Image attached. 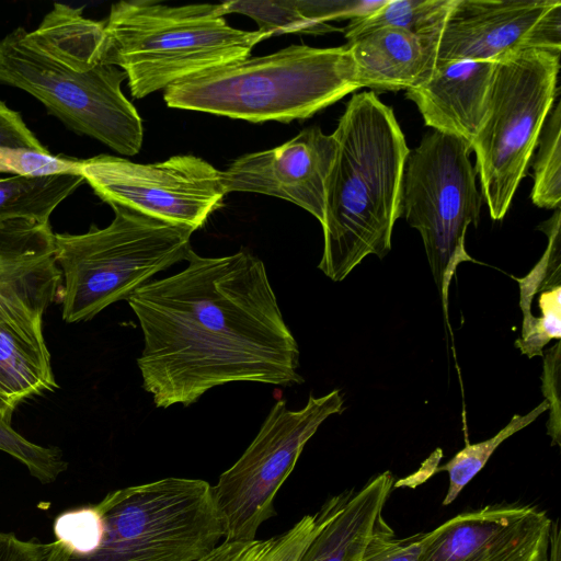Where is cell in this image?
Masks as SVG:
<instances>
[{
  "label": "cell",
  "mask_w": 561,
  "mask_h": 561,
  "mask_svg": "<svg viewBox=\"0 0 561 561\" xmlns=\"http://www.w3.org/2000/svg\"><path fill=\"white\" fill-rule=\"evenodd\" d=\"M335 152L333 134L309 127L282 146L236 159L221 171L222 185L226 194L249 192L285 199L321 224L327 180Z\"/></svg>",
  "instance_id": "14"
},
{
  "label": "cell",
  "mask_w": 561,
  "mask_h": 561,
  "mask_svg": "<svg viewBox=\"0 0 561 561\" xmlns=\"http://www.w3.org/2000/svg\"><path fill=\"white\" fill-rule=\"evenodd\" d=\"M0 148L50 153L26 126L20 113L0 100Z\"/></svg>",
  "instance_id": "32"
},
{
  "label": "cell",
  "mask_w": 561,
  "mask_h": 561,
  "mask_svg": "<svg viewBox=\"0 0 561 561\" xmlns=\"http://www.w3.org/2000/svg\"><path fill=\"white\" fill-rule=\"evenodd\" d=\"M0 173L27 176L81 174L78 159L2 148H0Z\"/></svg>",
  "instance_id": "30"
},
{
  "label": "cell",
  "mask_w": 561,
  "mask_h": 561,
  "mask_svg": "<svg viewBox=\"0 0 561 561\" xmlns=\"http://www.w3.org/2000/svg\"><path fill=\"white\" fill-rule=\"evenodd\" d=\"M104 37V21L82 15L81 8L54 3L38 27L25 32L33 47L76 71H87L98 64Z\"/></svg>",
  "instance_id": "20"
},
{
  "label": "cell",
  "mask_w": 561,
  "mask_h": 561,
  "mask_svg": "<svg viewBox=\"0 0 561 561\" xmlns=\"http://www.w3.org/2000/svg\"><path fill=\"white\" fill-rule=\"evenodd\" d=\"M339 390L290 410L285 399L270 410L259 433L241 457L211 486L226 540H252L261 525L276 514L274 500L293 471L305 445L331 415L341 413Z\"/></svg>",
  "instance_id": "10"
},
{
  "label": "cell",
  "mask_w": 561,
  "mask_h": 561,
  "mask_svg": "<svg viewBox=\"0 0 561 561\" xmlns=\"http://www.w3.org/2000/svg\"><path fill=\"white\" fill-rule=\"evenodd\" d=\"M382 1H316L295 0L301 14L317 23H327L332 20L355 19L380 8Z\"/></svg>",
  "instance_id": "31"
},
{
  "label": "cell",
  "mask_w": 561,
  "mask_h": 561,
  "mask_svg": "<svg viewBox=\"0 0 561 561\" xmlns=\"http://www.w3.org/2000/svg\"><path fill=\"white\" fill-rule=\"evenodd\" d=\"M84 181L81 174L11 175L0 179V221L48 224L56 207Z\"/></svg>",
  "instance_id": "23"
},
{
  "label": "cell",
  "mask_w": 561,
  "mask_h": 561,
  "mask_svg": "<svg viewBox=\"0 0 561 561\" xmlns=\"http://www.w3.org/2000/svg\"><path fill=\"white\" fill-rule=\"evenodd\" d=\"M222 4L119 1L104 21L99 61L121 68L133 96L145 98L192 75L250 56L271 36L230 26Z\"/></svg>",
  "instance_id": "4"
},
{
  "label": "cell",
  "mask_w": 561,
  "mask_h": 561,
  "mask_svg": "<svg viewBox=\"0 0 561 561\" xmlns=\"http://www.w3.org/2000/svg\"><path fill=\"white\" fill-rule=\"evenodd\" d=\"M57 387L43 319L0 322V415L11 422L22 401Z\"/></svg>",
  "instance_id": "17"
},
{
  "label": "cell",
  "mask_w": 561,
  "mask_h": 561,
  "mask_svg": "<svg viewBox=\"0 0 561 561\" xmlns=\"http://www.w3.org/2000/svg\"><path fill=\"white\" fill-rule=\"evenodd\" d=\"M25 32L19 26L0 39V83L27 92L71 130L123 156L138 153L144 127L121 89L126 73L101 62L72 70L28 44Z\"/></svg>",
  "instance_id": "8"
},
{
  "label": "cell",
  "mask_w": 561,
  "mask_h": 561,
  "mask_svg": "<svg viewBox=\"0 0 561 561\" xmlns=\"http://www.w3.org/2000/svg\"><path fill=\"white\" fill-rule=\"evenodd\" d=\"M114 219L81 234L55 233L54 256L62 275V319L90 320L128 299L161 271L186 260L194 232L119 205Z\"/></svg>",
  "instance_id": "5"
},
{
  "label": "cell",
  "mask_w": 561,
  "mask_h": 561,
  "mask_svg": "<svg viewBox=\"0 0 561 561\" xmlns=\"http://www.w3.org/2000/svg\"><path fill=\"white\" fill-rule=\"evenodd\" d=\"M51 542L23 540L13 533L0 531V561H46Z\"/></svg>",
  "instance_id": "33"
},
{
  "label": "cell",
  "mask_w": 561,
  "mask_h": 561,
  "mask_svg": "<svg viewBox=\"0 0 561 561\" xmlns=\"http://www.w3.org/2000/svg\"><path fill=\"white\" fill-rule=\"evenodd\" d=\"M332 134L318 268L340 282L367 255L390 251L410 149L392 108L373 91L351 98Z\"/></svg>",
  "instance_id": "2"
},
{
  "label": "cell",
  "mask_w": 561,
  "mask_h": 561,
  "mask_svg": "<svg viewBox=\"0 0 561 561\" xmlns=\"http://www.w3.org/2000/svg\"><path fill=\"white\" fill-rule=\"evenodd\" d=\"M560 53L534 48L495 61L488 112L471 142L493 220L506 215L559 94Z\"/></svg>",
  "instance_id": "7"
},
{
  "label": "cell",
  "mask_w": 561,
  "mask_h": 561,
  "mask_svg": "<svg viewBox=\"0 0 561 561\" xmlns=\"http://www.w3.org/2000/svg\"><path fill=\"white\" fill-rule=\"evenodd\" d=\"M360 88L373 92L408 90L431 71L427 49L415 34L382 27L347 42Z\"/></svg>",
  "instance_id": "16"
},
{
  "label": "cell",
  "mask_w": 561,
  "mask_h": 561,
  "mask_svg": "<svg viewBox=\"0 0 561 561\" xmlns=\"http://www.w3.org/2000/svg\"><path fill=\"white\" fill-rule=\"evenodd\" d=\"M354 491L328 500L314 514L305 515L287 531L268 539L226 540L194 561H298L305 548Z\"/></svg>",
  "instance_id": "22"
},
{
  "label": "cell",
  "mask_w": 561,
  "mask_h": 561,
  "mask_svg": "<svg viewBox=\"0 0 561 561\" xmlns=\"http://www.w3.org/2000/svg\"><path fill=\"white\" fill-rule=\"evenodd\" d=\"M549 408L548 400L541 402L525 415L515 414L510 423L493 437L476 443H467L465 448L458 451L447 463L434 470L447 471L449 485L443 500V505H448L456 500L462 489L485 466L494 450L510 436L534 422Z\"/></svg>",
  "instance_id": "25"
},
{
  "label": "cell",
  "mask_w": 561,
  "mask_h": 561,
  "mask_svg": "<svg viewBox=\"0 0 561 561\" xmlns=\"http://www.w3.org/2000/svg\"><path fill=\"white\" fill-rule=\"evenodd\" d=\"M393 482L391 472L385 471L353 492L308 543L298 561H359Z\"/></svg>",
  "instance_id": "18"
},
{
  "label": "cell",
  "mask_w": 561,
  "mask_h": 561,
  "mask_svg": "<svg viewBox=\"0 0 561 561\" xmlns=\"http://www.w3.org/2000/svg\"><path fill=\"white\" fill-rule=\"evenodd\" d=\"M560 219L558 207L553 216L540 227L549 240L546 252L528 275L515 278L520 287V302L537 298L534 302L538 313L515 342L516 347L529 358L541 356L543 346L561 336Z\"/></svg>",
  "instance_id": "19"
},
{
  "label": "cell",
  "mask_w": 561,
  "mask_h": 561,
  "mask_svg": "<svg viewBox=\"0 0 561 561\" xmlns=\"http://www.w3.org/2000/svg\"><path fill=\"white\" fill-rule=\"evenodd\" d=\"M552 519L529 505H488L426 533L417 561H548Z\"/></svg>",
  "instance_id": "13"
},
{
  "label": "cell",
  "mask_w": 561,
  "mask_h": 561,
  "mask_svg": "<svg viewBox=\"0 0 561 561\" xmlns=\"http://www.w3.org/2000/svg\"><path fill=\"white\" fill-rule=\"evenodd\" d=\"M495 62L453 60L434 65L419 84L405 90L426 126L471 145L485 118Z\"/></svg>",
  "instance_id": "15"
},
{
  "label": "cell",
  "mask_w": 561,
  "mask_h": 561,
  "mask_svg": "<svg viewBox=\"0 0 561 561\" xmlns=\"http://www.w3.org/2000/svg\"><path fill=\"white\" fill-rule=\"evenodd\" d=\"M61 280L54 252L0 264V322L43 319L59 294Z\"/></svg>",
  "instance_id": "21"
},
{
  "label": "cell",
  "mask_w": 561,
  "mask_h": 561,
  "mask_svg": "<svg viewBox=\"0 0 561 561\" xmlns=\"http://www.w3.org/2000/svg\"><path fill=\"white\" fill-rule=\"evenodd\" d=\"M103 523L85 556L51 549L46 561H194L225 538L211 485L169 477L118 489L96 503Z\"/></svg>",
  "instance_id": "6"
},
{
  "label": "cell",
  "mask_w": 561,
  "mask_h": 561,
  "mask_svg": "<svg viewBox=\"0 0 561 561\" xmlns=\"http://www.w3.org/2000/svg\"><path fill=\"white\" fill-rule=\"evenodd\" d=\"M420 38L431 68L453 60L495 62L534 48L561 50V1L453 0Z\"/></svg>",
  "instance_id": "12"
},
{
  "label": "cell",
  "mask_w": 561,
  "mask_h": 561,
  "mask_svg": "<svg viewBox=\"0 0 561 561\" xmlns=\"http://www.w3.org/2000/svg\"><path fill=\"white\" fill-rule=\"evenodd\" d=\"M426 533L397 538L393 529L379 516L359 561H417Z\"/></svg>",
  "instance_id": "29"
},
{
  "label": "cell",
  "mask_w": 561,
  "mask_h": 561,
  "mask_svg": "<svg viewBox=\"0 0 561 561\" xmlns=\"http://www.w3.org/2000/svg\"><path fill=\"white\" fill-rule=\"evenodd\" d=\"M185 261L127 299L144 336L142 388L154 405L188 407L229 382L302 383L299 347L264 263L248 251L205 257L193 249Z\"/></svg>",
  "instance_id": "1"
},
{
  "label": "cell",
  "mask_w": 561,
  "mask_h": 561,
  "mask_svg": "<svg viewBox=\"0 0 561 561\" xmlns=\"http://www.w3.org/2000/svg\"><path fill=\"white\" fill-rule=\"evenodd\" d=\"M0 450L22 462L41 483H53L67 470L68 462L58 447H45L27 440L0 415Z\"/></svg>",
  "instance_id": "28"
},
{
  "label": "cell",
  "mask_w": 561,
  "mask_h": 561,
  "mask_svg": "<svg viewBox=\"0 0 561 561\" xmlns=\"http://www.w3.org/2000/svg\"><path fill=\"white\" fill-rule=\"evenodd\" d=\"M80 173L108 205L193 231L221 206L226 195L221 171L191 154L148 164L99 154L80 160Z\"/></svg>",
  "instance_id": "11"
},
{
  "label": "cell",
  "mask_w": 561,
  "mask_h": 561,
  "mask_svg": "<svg viewBox=\"0 0 561 561\" xmlns=\"http://www.w3.org/2000/svg\"><path fill=\"white\" fill-rule=\"evenodd\" d=\"M534 164L531 202L546 209L560 207L561 202V103L550 111L542 127Z\"/></svg>",
  "instance_id": "26"
},
{
  "label": "cell",
  "mask_w": 561,
  "mask_h": 561,
  "mask_svg": "<svg viewBox=\"0 0 561 561\" xmlns=\"http://www.w3.org/2000/svg\"><path fill=\"white\" fill-rule=\"evenodd\" d=\"M224 14L241 13L253 19L259 31L282 35L302 33L321 35L342 31L328 23H317L305 18L295 0L278 1H227L222 2Z\"/></svg>",
  "instance_id": "27"
},
{
  "label": "cell",
  "mask_w": 561,
  "mask_h": 561,
  "mask_svg": "<svg viewBox=\"0 0 561 561\" xmlns=\"http://www.w3.org/2000/svg\"><path fill=\"white\" fill-rule=\"evenodd\" d=\"M471 145L433 130L410 151L402 181L401 216L423 240L444 307L459 264L472 261L465 248L468 227H477L483 203L470 161Z\"/></svg>",
  "instance_id": "9"
},
{
  "label": "cell",
  "mask_w": 561,
  "mask_h": 561,
  "mask_svg": "<svg viewBox=\"0 0 561 561\" xmlns=\"http://www.w3.org/2000/svg\"><path fill=\"white\" fill-rule=\"evenodd\" d=\"M360 89L346 45H290L261 57L224 64L164 90L173 108L252 123L305 119Z\"/></svg>",
  "instance_id": "3"
},
{
  "label": "cell",
  "mask_w": 561,
  "mask_h": 561,
  "mask_svg": "<svg viewBox=\"0 0 561 561\" xmlns=\"http://www.w3.org/2000/svg\"><path fill=\"white\" fill-rule=\"evenodd\" d=\"M451 3L453 0H386L375 11L350 20L342 32L347 42L382 27L401 28L422 37L442 21Z\"/></svg>",
  "instance_id": "24"
}]
</instances>
